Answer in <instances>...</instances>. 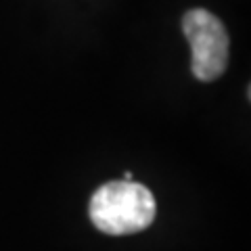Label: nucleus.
Instances as JSON below:
<instances>
[{"instance_id": "obj_1", "label": "nucleus", "mask_w": 251, "mask_h": 251, "mask_svg": "<svg viewBox=\"0 0 251 251\" xmlns=\"http://www.w3.org/2000/svg\"><path fill=\"white\" fill-rule=\"evenodd\" d=\"M88 214L92 224L105 234H134L153 224L157 205L147 186L134 180H113L92 195Z\"/></svg>"}, {"instance_id": "obj_2", "label": "nucleus", "mask_w": 251, "mask_h": 251, "mask_svg": "<svg viewBox=\"0 0 251 251\" xmlns=\"http://www.w3.org/2000/svg\"><path fill=\"white\" fill-rule=\"evenodd\" d=\"M182 34L191 44V72L197 80L211 82L226 72L230 38L214 13L205 9L184 13Z\"/></svg>"}, {"instance_id": "obj_3", "label": "nucleus", "mask_w": 251, "mask_h": 251, "mask_svg": "<svg viewBox=\"0 0 251 251\" xmlns=\"http://www.w3.org/2000/svg\"><path fill=\"white\" fill-rule=\"evenodd\" d=\"M124 180H132V172H126V174H124Z\"/></svg>"}]
</instances>
